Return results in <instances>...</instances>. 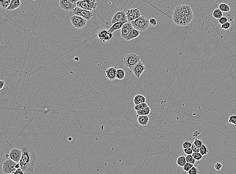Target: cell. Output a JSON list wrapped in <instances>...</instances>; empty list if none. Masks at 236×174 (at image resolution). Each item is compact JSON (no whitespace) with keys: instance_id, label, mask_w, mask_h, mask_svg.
Wrapping results in <instances>:
<instances>
[{"instance_id":"obj_15","label":"cell","mask_w":236,"mask_h":174,"mask_svg":"<svg viewBox=\"0 0 236 174\" xmlns=\"http://www.w3.org/2000/svg\"><path fill=\"white\" fill-rule=\"evenodd\" d=\"M123 21H127L126 13L123 11H120L114 14L111 20V23H115L116 22Z\"/></svg>"},{"instance_id":"obj_33","label":"cell","mask_w":236,"mask_h":174,"mask_svg":"<svg viewBox=\"0 0 236 174\" xmlns=\"http://www.w3.org/2000/svg\"><path fill=\"white\" fill-rule=\"evenodd\" d=\"M192 155L196 161H200L201 159H202V157H203V156L199 152L193 153Z\"/></svg>"},{"instance_id":"obj_10","label":"cell","mask_w":236,"mask_h":174,"mask_svg":"<svg viewBox=\"0 0 236 174\" xmlns=\"http://www.w3.org/2000/svg\"><path fill=\"white\" fill-rule=\"evenodd\" d=\"M126 15L128 22H131L132 21L134 20L141 16L142 14L139 9L133 8L128 10L127 12H126Z\"/></svg>"},{"instance_id":"obj_28","label":"cell","mask_w":236,"mask_h":174,"mask_svg":"<svg viewBox=\"0 0 236 174\" xmlns=\"http://www.w3.org/2000/svg\"><path fill=\"white\" fill-rule=\"evenodd\" d=\"M148 106L149 105L146 103H142L140 104L135 105L134 107V109L136 111H138V110H143L144 108H146L147 107H148Z\"/></svg>"},{"instance_id":"obj_14","label":"cell","mask_w":236,"mask_h":174,"mask_svg":"<svg viewBox=\"0 0 236 174\" xmlns=\"http://www.w3.org/2000/svg\"><path fill=\"white\" fill-rule=\"evenodd\" d=\"M9 155L10 159L13 160L16 162L19 163L22 156V150L14 148L11 150Z\"/></svg>"},{"instance_id":"obj_6","label":"cell","mask_w":236,"mask_h":174,"mask_svg":"<svg viewBox=\"0 0 236 174\" xmlns=\"http://www.w3.org/2000/svg\"><path fill=\"white\" fill-rule=\"evenodd\" d=\"M17 163L10 159L5 161L2 166L3 172L7 174H14L17 170L16 166Z\"/></svg>"},{"instance_id":"obj_24","label":"cell","mask_w":236,"mask_h":174,"mask_svg":"<svg viewBox=\"0 0 236 174\" xmlns=\"http://www.w3.org/2000/svg\"><path fill=\"white\" fill-rule=\"evenodd\" d=\"M212 15L214 18L219 19L223 16V12L219 8L214 9L212 13Z\"/></svg>"},{"instance_id":"obj_40","label":"cell","mask_w":236,"mask_h":174,"mask_svg":"<svg viewBox=\"0 0 236 174\" xmlns=\"http://www.w3.org/2000/svg\"><path fill=\"white\" fill-rule=\"evenodd\" d=\"M184 152L185 154L188 155H192L193 154V151H192V149L191 148H186V149H184Z\"/></svg>"},{"instance_id":"obj_22","label":"cell","mask_w":236,"mask_h":174,"mask_svg":"<svg viewBox=\"0 0 236 174\" xmlns=\"http://www.w3.org/2000/svg\"><path fill=\"white\" fill-rule=\"evenodd\" d=\"M125 76H126V72L124 69L121 68L117 69L116 75V79L118 80H122L124 79Z\"/></svg>"},{"instance_id":"obj_8","label":"cell","mask_w":236,"mask_h":174,"mask_svg":"<svg viewBox=\"0 0 236 174\" xmlns=\"http://www.w3.org/2000/svg\"><path fill=\"white\" fill-rule=\"evenodd\" d=\"M74 15H77L84 18L86 20L89 21L93 17V14L91 11L82 9L81 8L76 6L75 8L72 11Z\"/></svg>"},{"instance_id":"obj_43","label":"cell","mask_w":236,"mask_h":174,"mask_svg":"<svg viewBox=\"0 0 236 174\" xmlns=\"http://www.w3.org/2000/svg\"><path fill=\"white\" fill-rule=\"evenodd\" d=\"M25 172H24L23 170L21 169L20 168H18L17 169L16 171L15 172V173L14 174H24Z\"/></svg>"},{"instance_id":"obj_12","label":"cell","mask_w":236,"mask_h":174,"mask_svg":"<svg viewBox=\"0 0 236 174\" xmlns=\"http://www.w3.org/2000/svg\"><path fill=\"white\" fill-rule=\"evenodd\" d=\"M134 29L131 22H127L123 25L121 29V37L123 39H126V38L129 36L133 30Z\"/></svg>"},{"instance_id":"obj_38","label":"cell","mask_w":236,"mask_h":174,"mask_svg":"<svg viewBox=\"0 0 236 174\" xmlns=\"http://www.w3.org/2000/svg\"><path fill=\"white\" fill-rule=\"evenodd\" d=\"M218 23L222 25L224 23H226V22H228V19L226 17L223 16L220 19H218Z\"/></svg>"},{"instance_id":"obj_21","label":"cell","mask_w":236,"mask_h":174,"mask_svg":"<svg viewBox=\"0 0 236 174\" xmlns=\"http://www.w3.org/2000/svg\"><path fill=\"white\" fill-rule=\"evenodd\" d=\"M140 31H139L138 30L136 29H133V31H131L130 33L129 34V36L126 38V41H130L131 40L135 39V38H137V37H139L140 35Z\"/></svg>"},{"instance_id":"obj_30","label":"cell","mask_w":236,"mask_h":174,"mask_svg":"<svg viewBox=\"0 0 236 174\" xmlns=\"http://www.w3.org/2000/svg\"><path fill=\"white\" fill-rule=\"evenodd\" d=\"M186 162L188 163H190L191 164L194 165L196 162V160L193 158L192 155H188L186 157Z\"/></svg>"},{"instance_id":"obj_36","label":"cell","mask_w":236,"mask_h":174,"mask_svg":"<svg viewBox=\"0 0 236 174\" xmlns=\"http://www.w3.org/2000/svg\"><path fill=\"white\" fill-rule=\"evenodd\" d=\"M231 24L229 22H226V23H224V24H222L221 26V29L224 30H227L229 29V28H230Z\"/></svg>"},{"instance_id":"obj_25","label":"cell","mask_w":236,"mask_h":174,"mask_svg":"<svg viewBox=\"0 0 236 174\" xmlns=\"http://www.w3.org/2000/svg\"><path fill=\"white\" fill-rule=\"evenodd\" d=\"M186 157L184 156H181L177 158V165H178L179 166H180L181 167H183L184 166L185 164H186Z\"/></svg>"},{"instance_id":"obj_46","label":"cell","mask_w":236,"mask_h":174,"mask_svg":"<svg viewBox=\"0 0 236 174\" xmlns=\"http://www.w3.org/2000/svg\"><path fill=\"white\" fill-rule=\"evenodd\" d=\"M69 2H71V3H72V4L77 5V2L78 1V0H69Z\"/></svg>"},{"instance_id":"obj_11","label":"cell","mask_w":236,"mask_h":174,"mask_svg":"<svg viewBox=\"0 0 236 174\" xmlns=\"http://www.w3.org/2000/svg\"><path fill=\"white\" fill-rule=\"evenodd\" d=\"M145 70H146V67L143 62L140 61L135 65L131 71L133 72L134 75L139 78L143 73V72L145 71Z\"/></svg>"},{"instance_id":"obj_13","label":"cell","mask_w":236,"mask_h":174,"mask_svg":"<svg viewBox=\"0 0 236 174\" xmlns=\"http://www.w3.org/2000/svg\"><path fill=\"white\" fill-rule=\"evenodd\" d=\"M59 6L62 9L69 12L73 11L77 5L71 3L69 0H59Z\"/></svg>"},{"instance_id":"obj_23","label":"cell","mask_w":236,"mask_h":174,"mask_svg":"<svg viewBox=\"0 0 236 174\" xmlns=\"http://www.w3.org/2000/svg\"><path fill=\"white\" fill-rule=\"evenodd\" d=\"M150 113V107L148 106L143 110L137 111V116H148Z\"/></svg>"},{"instance_id":"obj_39","label":"cell","mask_w":236,"mask_h":174,"mask_svg":"<svg viewBox=\"0 0 236 174\" xmlns=\"http://www.w3.org/2000/svg\"><path fill=\"white\" fill-rule=\"evenodd\" d=\"M150 25L153 27H155L157 25V21L154 18H152L149 20Z\"/></svg>"},{"instance_id":"obj_3","label":"cell","mask_w":236,"mask_h":174,"mask_svg":"<svg viewBox=\"0 0 236 174\" xmlns=\"http://www.w3.org/2000/svg\"><path fill=\"white\" fill-rule=\"evenodd\" d=\"M131 23L134 29L140 31H145L149 27V20L146 17L141 16L137 19L132 21Z\"/></svg>"},{"instance_id":"obj_29","label":"cell","mask_w":236,"mask_h":174,"mask_svg":"<svg viewBox=\"0 0 236 174\" xmlns=\"http://www.w3.org/2000/svg\"><path fill=\"white\" fill-rule=\"evenodd\" d=\"M208 152L209 151H208V148L207 147L206 145H204V143L202 146L200 148L199 153L204 156L207 155L208 154Z\"/></svg>"},{"instance_id":"obj_18","label":"cell","mask_w":236,"mask_h":174,"mask_svg":"<svg viewBox=\"0 0 236 174\" xmlns=\"http://www.w3.org/2000/svg\"><path fill=\"white\" fill-rule=\"evenodd\" d=\"M21 3L20 0H12L10 6L8 7L7 10L13 11L18 9L21 6Z\"/></svg>"},{"instance_id":"obj_35","label":"cell","mask_w":236,"mask_h":174,"mask_svg":"<svg viewBox=\"0 0 236 174\" xmlns=\"http://www.w3.org/2000/svg\"><path fill=\"white\" fill-rule=\"evenodd\" d=\"M193 143L199 148H201V146H202V145L204 144V143L202 142V140L198 139H195L194 142H193Z\"/></svg>"},{"instance_id":"obj_2","label":"cell","mask_w":236,"mask_h":174,"mask_svg":"<svg viewBox=\"0 0 236 174\" xmlns=\"http://www.w3.org/2000/svg\"><path fill=\"white\" fill-rule=\"evenodd\" d=\"M179 17L194 18L192 8L187 5L176 6L174 10L172 19Z\"/></svg>"},{"instance_id":"obj_9","label":"cell","mask_w":236,"mask_h":174,"mask_svg":"<svg viewBox=\"0 0 236 174\" xmlns=\"http://www.w3.org/2000/svg\"><path fill=\"white\" fill-rule=\"evenodd\" d=\"M98 37L103 43L107 42L112 39L113 34L107 29H102L98 33Z\"/></svg>"},{"instance_id":"obj_17","label":"cell","mask_w":236,"mask_h":174,"mask_svg":"<svg viewBox=\"0 0 236 174\" xmlns=\"http://www.w3.org/2000/svg\"><path fill=\"white\" fill-rule=\"evenodd\" d=\"M127 22L128 21H123L116 22L115 23L113 24L110 28H109L108 30L111 33H113L114 31L121 29V28L123 27V25H124V24L126 23H127Z\"/></svg>"},{"instance_id":"obj_4","label":"cell","mask_w":236,"mask_h":174,"mask_svg":"<svg viewBox=\"0 0 236 174\" xmlns=\"http://www.w3.org/2000/svg\"><path fill=\"white\" fill-rule=\"evenodd\" d=\"M141 61L140 56L134 53H128L124 56L123 62L126 67L133 70L135 65Z\"/></svg>"},{"instance_id":"obj_31","label":"cell","mask_w":236,"mask_h":174,"mask_svg":"<svg viewBox=\"0 0 236 174\" xmlns=\"http://www.w3.org/2000/svg\"><path fill=\"white\" fill-rule=\"evenodd\" d=\"M193 166H194L193 164H191L190 163L186 162V164H185L184 166L183 167L184 171L188 172Z\"/></svg>"},{"instance_id":"obj_20","label":"cell","mask_w":236,"mask_h":174,"mask_svg":"<svg viewBox=\"0 0 236 174\" xmlns=\"http://www.w3.org/2000/svg\"><path fill=\"white\" fill-rule=\"evenodd\" d=\"M146 102V97L140 94L136 95L133 98V103L135 105H137Z\"/></svg>"},{"instance_id":"obj_44","label":"cell","mask_w":236,"mask_h":174,"mask_svg":"<svg viewBox=\"0 0 236 174\" xmlns=\"http://www.w3.org/2000/svg\"><path fill=\"white\" fill-rule=\"evenodd\" d=\"M0 86H1V87H0V89L2 90V89H3V87H4L5 86L4 81L2 80H0Z\"/></svg>"},{"instance_id":"obj_27","label":"cell","mask_w":236,"mask_h":174,"mask_svg":"<svg viewBox=\"0 0 236 174\" xmlns=\"http://www.w3.org/2000/svg\"><path fill=\"white\" fill-rule=\"evenodd\" d=\"M12 0H0V6L2 9L7 10Z\"/></svg>"},{"instance_id":"obj_34","label":"cell","mask_w":236,"mask_h":174,"mask_svg":"<svg viewBox=\"0 0 236 174\" xmlns=\"http://www.w3.org/2000/svg\"><path fill=\"white\" fill-rule=\"evenodd\" d=\"M228 123L231 124L236 125V115L234 114L231 116L228 120Z\"/></svg>"},{"instance_id":"obj_45","label":"cell","mask_w":236,"mask_h":174,"mask_svg":"<svg viewBox=\"0 0 236 174\" xmlns=\"http://www.w3.org/2000/svg\"><path fill=\"white\" fill-rule=\"evenodd\" d=\"M200 132H198V131H195V132H194V133H193V135L192 136L194 137V136H195V137H196V136H197L198 135H200Z\"/></svg>"},{"instance_id":"obj_26","label":"cell","mask_w":236,"mask_h":174,"mask_svg":"<svg viewBox=\"0 0 236 174\" xmlns=\"http://www.w3.org/2000/svg\"><path fill=\"white\" fill-rule=\"evenodd\" d=\"M218 8L222 12H224V13L230 12L231 10L230 6L226 4V3H221V4H220L219 5V6H218Z\"/></svg>"},{"instance_id":"obj_41","label":"cell","mask_w":236,"mask_h":174,"mask_svg":"<svg viewBox=\"0 0 236 174\" xmlns=\"http://www.w3.org/2000/svg\"><path fill=\"white\" fill-rule=\"evenodd\" d=\"M222 167H223V165L220 162H217L214 165V169L217 171H218L221 170Z\"/></svg>"},{"instance_id":"obj_16","label":"cell","mask_w":236,"mask_h":174,"mask_svg":"<svg viewBox=\"0 0 236 174\" xmlns=\"http://www.w3.org/2000/svg\"><path fill=\"white\" fill-rule=\"evenodd\" d=\"M116 67L114 66L108 68L105 71V74H106V77L107 79L109 80H114L115 79H116Z\"/></svg>"},{"instance_id":"obj_5","label":"cell","mask_w":236,"mask_h":174,"mask_svg":"<svg viewBox=\"0 0 236 174\" xmlns=\"http://www.w3.org/2000/svg\"><path fill=\"white\" fill-rule=\"evenodd\" d=\"M98 6V3L96 0H78L77 6L87 10H95Z\"/></svg>"},{"instance_id":"obj_42","label":"cell","mask_w":236,"mask_h":174,"mask_svg":"<svg viewBox=\"0 0 236 174\" xmlns=\"http://www.w3.org/2000/svg\"><path fill=\"white\" fill-rule=\"evenodd\" d=\"M191 148L192 149L193 153H198L200 151V148L195 146L193 143H192Z\"/></svg>"},{"instance_id":"obj_7","label":"cell","mask_w":236,"mask_h":174,"mask_svg":"<svg viewBox=\"0 0 236 174\" xmlns=\"http://www.w3.org/2000/svg\"><path fill=\"white\" fill-rule=\"evenodd\" d=\"M87 21L84 18L79 15H74L71 18V23L75 28L80 29L83 28L87 25Z\"/></svg>"},{"instance_id":"obj_37","label":"cell","mask_w":236,"mask_h":174,"mask_svg":"<svg viewBox=\"0 0 236 174\" xmlns=\"http://www.w3.org/2000/svg\"><path fill=\"white\" fill-rule=\"evenodd\" d=\"M189 174H197L198 173V169L195 166H193V167L190 169L189 171L187 172Z\"/></svg>"},{"instance_id":"obj_1","label":"cell","mask_w":236,"mask_h":174,"mask_svg":"<svg viewBox=\"0 0 236 174\" xmlns=\"http://www.w3.org/2000/svg\"><path fill=\"white\" fill-rule=\"evenodd\" d=\"M22 156L19 161L20 168L25 172L34 171L37 164V156L33 149L27 146L22 147Z\"/></svg>"},{"instance_id":"obj_19","label":"cell","mask_w":236,"mask_h":174,"mask_svg":"<svg viewBox=\"0 0 236 174\" xmlns=\"http://www.w3.org/2000/svg\"><path fill=\"white\" fill-rule=\"evenodd\" d=\"M149 122V117L148 116H137V122L140 126H146Z\"/></svg>"},{"instance_id":"obj_32","label":"cell","mask_w":236,"mask_h":174,"mask_svg":"<svg viewBox=\"0 0 236 174\" xmlns=\"http://www.w3.org/2000/svg\"><path fill=\"white\" fill-rule=\"evenodd\" d=\"M192 143L191 141H189V140H186L184 142H183L182 143V148L184 149H186V148H191V146H192Z\"/></svg>"}]
</instances>
